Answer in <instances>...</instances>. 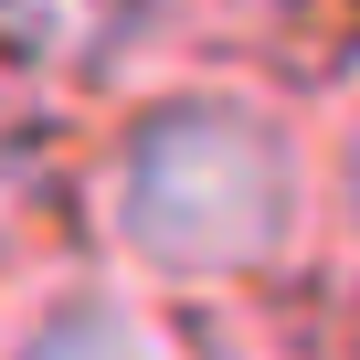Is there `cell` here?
Masks as SVG:
<instances>
[{"mask_svg":"<svg viewBox=\"0 0 360 360\" xmlns=\"http://www.w3.org/2000/svg\"><path fill=\"white\" fill-rule=\"evenodd\" d=\"M286 223V159L265 127L212 117V127H159L127 191V233L148 255L180 265H223V255H265Z\"/></svg>","mask_w":360,"mask_h":360,"instance_id":"obj_1","label":"cell"},{"mask_svg":"<svg viewBox=\"0 0 360 360\" xmlns=\"http://www.w3.org/2000/svg\"><path fill=\"white\" fill-rule=\"evenodd\" d=\"M32 360H148V349H138V328H117L106 307H75L53 339H32Z\"/></svg>","mask_w":360,"mask_h":360,"instance_id":"obj_2","label":"cell"}]
</instances>
